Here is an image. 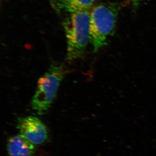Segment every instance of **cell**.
Masks as SVG:
<instances>
[{
    "instance_id": "obj_1",
    "label": "cell",
    "mask_w": 156,
    "mask_h": 156,
    "mask_svg": "<svg viewBox=\"0 0 156 156\" xmlns=\"http://www.w3.org/2000/svg\"><path fill=\"white\" fill-rule=\"evenodd\" d=\"M90 12L78 11L69 14L63 23L67 40L66 58L73 61L83 55L89 41Z\"/></svg>"
},
{
    "instance_id": "obj_2",
    "label": "cell",
    "mask_w": 156,
    "mask_h": 156,
    "mask_svg": "<svg viewBox=\"0 0 156 156\" xmlns=\"http://www.w3.org/2000/svg\"><path fill=\"white\" fill-rule=\"evenodd\" d=\"M120 7L118 4L98 5L90 11L89 42L97 52L107 44L115 28Z\"/></svg>"
},
{
    "instance_id": "obj_3",
    "label": "cell",
    "mask_w": 156,
    "mask_h": 156,
    "mask_svg": "<svg viewBox=\"0 0 156 156\" xmlns=\"http://www.w3.org/2000/svg\"><path fill=\"white\" fill-rule=\"evenodd\" d=\"M65 74L63 65L54 62L39 79L36 91L31 101L33 109L39 115L45 114L50 108Z\"/></svg>"
},
{
    "instance_id": "obj_4",
    "label": "cell",
    "mask_w": 156,
    "mask_h": 156,
    "mask_svg": "<svg viewBox=\"0 0 156 156\" xmlns=\"http://www.w3.org/2000/svg\"><path fill=\"white\" fill-rule=\"evenodd\" d=\"M17 128L20 134L33 144H42L48 139L47 128L37 117L30 116L20 119Z\"/></svg>"
},
{
    "instance_id": "obj_5",
    "label": "cell",
    "mask_w": 156,
    "mask_h": 156,
    "mask_svg": "<svg viewBox=\"0 0 156 156\" xmlns=\"http://www.w3.org/2000/svg\"><path fill=\"white\" fill-rule=\"evenodd\" d=\"M54 11L59 14H70L89 11L95 0H48Z\"/></svg>"
},
{
    "instance_id": "obj_6",
    "label": "cell",
    "mask_w": 156,
    "mask_h": 156,
    "mask_svg": "<svg viewBox=\"0 0 156 156\" xmlns=\"http://www.w3.org/2000/svg\"><path fill=\"white\" fill-rule=\"evenodd\" d=\"M9 156H31L34 153V144L21 134L9 138L7 144Z\"/></svg>"
},
{
    "instance_id": "obj_7",
    "label": "cell",
    "mask_w": 156,
    "mask_h": 156,
    "mask_svg": "<svg viewBox=\"0 0 156 156\" xmlns=\"http://www.w3.org/2000/svg\"><path fill=\"white\" fill-rule=\"evenodd\" d=\"M132 5L134 7H136L139 5L140 3L143 1L144 0H131Z\"/></svg>"
}]
</instances>
